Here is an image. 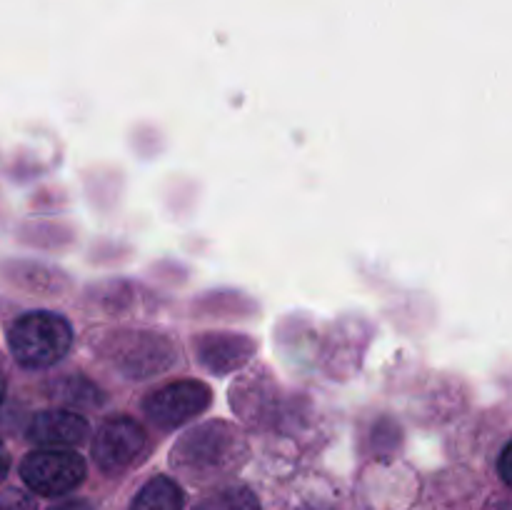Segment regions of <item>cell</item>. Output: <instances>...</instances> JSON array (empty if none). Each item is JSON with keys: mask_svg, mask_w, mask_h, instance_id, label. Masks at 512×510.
<instances>
[{"mask_svg": "<svg viewBox=\"0 0 512 510\" xmlns=\"http://www.w3.org/2000/svg\"><path fill=\"white\" fill-rule=\"evenodd\" d=\"M193 510H263L258 495L245 485H223L193 505Z\"/></svg>", "mask_w": 512, "mask_h": 510, "instance_id": "10", "label": "cell"}, {"mask_svg": "<svg viewBox=\"0 0 512 510\" xmlns=\"http://www.w3.org/2000/svg\"><path fill=\"white\" fill-rule=\"evenodd\" d=\"M8 470H10V453H8V448H5V445L0 443V483H3V480H5Z\"/></svg>", "mask_w": 512, "mask_h": 510, "instance_id": "15", "label": "cell"}, {"mask_svg": "<svg viewBox=\"0 0 512 510\" xmlns=\"http://www.w3.org/2000/svg\"><path fill=\"white\" fill-rule=\"evenodd\" d=\"M88 465L83 455L68 448H40L33 450L20 463V478L33 493L45 498L73 493L85 480Z\"/></svg>", "mask_w": 512, "mask_h": 510, "instance_id": "2", "label": "cell"}, {"mask_svg": "<svg viewBox=\"0 0 512 510\" xmlns=\"http://www.w3.org/2000/svg\"><path fill=\"white\" fill-rule=\"evenodd\" d=\"M90 425L75 410H40L28 425V438L43 448H65V445L85 443Z\"/></svg>", "mask_w": 512, "mask_h": 510, "instance_id": "6", "label": "cell"}, {"mask_svg": "<svg viewBox=\"0 0 512 510\" xmlns=\"http://www.w3.org/2000/svg\"><path fill=\"white\" fill-rule=\"evenodd\" d=\"M0 510H35V503L23 490H3L0 493Z\"/></svg>", "mask_w": 512, "mask_h": 510, "instance_id": "12", "label": "cell"}, {"mask_svg": "<svg viewBox=\"0 0 512 510\" xmlns=\"http://www.w3.org/2000/svg\"><path fill=\"white\" fill-rule=\"evenodd\" d=\"M243 448L238 433L225 423H205L185 435L175 448V465L188 473H213Z\"/></svg>", "mask_w": 512, "mask_h": 510, "instance_id": "3", "label": "cell"}, {"mask_svg": "<svg viewBox=\"0 0 512 510\" xmlns=\"http://www.w3.org/2000/svg\"><path fill=\"white\" fill-rule=\"evenodd\" d=\"M3 398H5V375L3 370H0V405H3Z\"/></svg>", "mask_w": 512, "mask_h": 510, "instance_id": "16", "label": "cell"}, {"mask_svg": "<svg viewBox=\"0 0 512 510\" xmlns=\"http://www.w3.org/2000/svg\"><path fill=\"white\" fill-rule=\"evenodd\" d=\"M185 495L180 485L168 475L148 480L130 503V510H183Z\"/></svg>", "mask_w": 512, "mask_h": 510, "instance_id": "9", "label": "cell"}, {"mask_svg": "<svg viewBox=\"0 0 512 510\" xmlns=\"http://www.w3.org/2000/svg\"><path fill=\"white\" fill-rule=\"evenodd\" d=\"M253 350V340L245 338V335L230 333L205 335L198 343L200 363L208 370H215V373H228V370L240 368L253 355Z\"/></svg>", "mask_w": 512, "mask_h": 510, "instance_id": "7", "label": "cell"}, {"mask_svg": "<svg viewBox=\"0 0 512 510\" xmlns=\"http://www.w3.org/2000/svg\"><path fill=\"white\" fill-rule=\"evenodd\" d=\"M8 345L23 368L38 370L60 363L73 345V328L68 320L50 310L25 313L10 325Z\"/></svg>", "mask_w": 512, "mask_h": 510, "instance_id": "1", "label": "cell"}, {"mask_svg": "<svg viewBox=\"0 0 512 510\" xmlns=\"http://www.w3.org/2000/svg\"><path fill=\"white\" fill-rule=\"evenodd\" d=\"M120 365H123L125 373H133L130 378H145V375L155 373V370L165 368V365L173 360L170 355V345L165 340L155 338H135L130 340L128 348L120 350Z\"/></svg>", "mask_w": 512, "mask_h": 510, "instance_id": "8", "label": "cell"}, {"mask_svg": "<svg viewBox=\"0 0 512 510\" xmlns=\"http://www.w3.org/2000/svg\"><path fill=\"white\" fill-rule=\"evenodd\" d=\"M498 470H500V478H503V483L510 485L512 483V478H510V445H505L503 453H500Z\"/></svg>", "mask_w": 512, "mask_h": 510, "instance_id": "13", "label": "cell"}, {"mask_svg": "<svg viewBox=\"0 0 512 510\" xmlns=\"http://www.w3.org/2000/svg\"><path fill=\"white\" fill-rule=\"evenodd\" d=\"M58 398L65 400V403L85 405V408H93V405L103 403L98 388L93 383L83 378H68L58 385Z\"/></svg>", "mask_w": 512, "mask_h": 510, "instance_id": "11", "label": "cell"}, {"mask_svg": "<svg viewBox=\"0 0 512 510\" xmlns=\"http://www.w3.org/2000/svg\"><path fill=\"white\" fill-rule=\"evenodd\" d=\"M50 510H93L88 500H68V503H60Z\"/></svg>", "mask_w": 512, "mask_h": 510, "instance_id": "14", "label": "cell"}, {"mask_svg": "<svg viewBox=\"0 0 512 510\" xmlns=\"http://www.w3.org/2000/svg\"><path fill=\"white\" fill-rule=\"evenodd\" d=\"M213 393L200 380H175V383L163 385V388L153 390L145 398L143 408L145 415L153 420L158 428H178V425L188 423L195 415L208 410Z\"/></svg>", "mask_w": 512, "mask_h": 510, "instance_id": "4", "label": "cell"}, {"mask_svg": "<svg viewBox=\"0 0 512 510\" xmlns=\"http://www.w3.org/2000/svg\"><path fill=\"white\" fill-rule=\"evenodd\" d=\"M145 445H148V435L143 425L138 420L118 415V418L105 420L95 433L93 460L103 473H120L143 455Z\"/></svg>", "mask_w": 512, "mask_h": 510, "instance_id": "5", "label": "cell"}]
</instances>
